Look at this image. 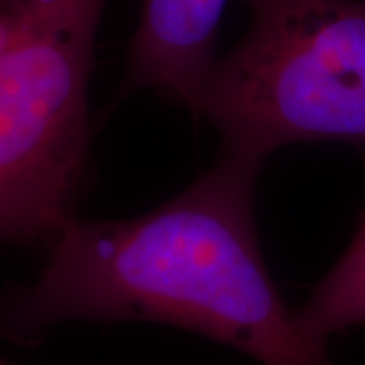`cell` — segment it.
Returning a JSON list of instances; mask_svg holds the SVG:
<instances>
[{
  "instance_id": "6",
  "label": "cell",
  "mask_w": 365,
  "mask_h": 365,
  "mask_svg": "<svg viewBox=\"0 0 365 365\" xmlns=\"http://www.w3.org/2000/svg\"><path fill=\"white\" fill-rule=\"evenodd\" d=\"M0 365H14V364H11V361H9V359H4V357H0Z\"/></svg>"
},
{
  "instance_id": "2",
  "label": "cell",
  "mask_w": 365,
  "mask_h": 365,
  "mask_svg": "<svg viewBox=\"0 0 365 365\" xmlns=\"http://www.w3.org/2000/svg\"><path fill=\"white\" fill-rule=\"evenodd\" d=\"M108 0H0V244L47 246L90 177V78Z\"/></svg>"
},
{
  "instance_id": "1",
  "label": "cell",
  "mask_w": 365,
  "mask_h": 365,
  "mask_svg": "<svg viewBox=\"0 0 365 365\" xmlns=\"http://www.w3.org/2000/svg\"><path fill=\"white\" fill-rule=\"evenodd\" d=\"M264 158L222 150L181 193L128 220L67 222L39 276L0 292V337L31 347L67 323H163L260 365H335L300 331L264 260Z\"/></svg>"
},
{
  "instance_id": "4",
  "label": "cell",
  "mask_w": 365,
  "mask_h": 365,
  "mask_svg": "<svg viewBox=\"0 0 365 365\" xmlns=\"http://www.w3.org/2000/svg\"><path fill=\"white\" fill-rule=\"evenodd\" d=\"M227 0H140L126 53L122 93L157 91L195 114L217 61V29Z\"/></svg>"
},
{
  "instance_id": "3",
  "label": "cell",
  "mask_w": 365,
  "mask_h": 365,
  "mask_svg": "<svg viewBox=\"0 0 365 365\" xmlns=\"http://www.w3.org/2000/svg\"><path fill=\"white\" fill-rule=\"evenodd\" d=\"M246 37L217 57L195 116L222 150L365 144V0H244Z\"/></svg>"
},
{
  "instance_id": "5",
  "label": "cell",
  "mask_w": 365,
  "mask_h": 365,
  "mask_svg": "<svg viewBox=\"0 0 365 365\" xmlns=\"http://www.w3.org/2000/svg\"><path fill=\"white\" fill-rule=\"evenodd\" d=\"M294 317L300 331L321 345L335 333L365 325V215L351 244Z\"/></svg>"
}]
</instances>
